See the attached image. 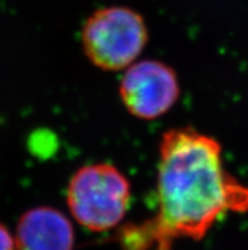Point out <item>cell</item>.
Returning a JSON list of instances; mask_svg holds the SVG:
<instances>
[{"label":"cell","mask_w":248,"mask_h":250,"mask_svg":"<svg viewBox=\"0 0 248 250\" xmlns=\"http://www.w3.org/2000/svg\"><path fill=\"white\" fill-rule=\"evenodd\" d=\"M16 240L10 235L9 230L0 222V250H14Z\"/></svg>","instance_id":"obj_6"},{"label":"cell","mask_w":248,"mask_h":250,"mask_svg":"<svg viewBox=\"0 0 248 250\" xmlns=\"http://www.w3.org/2000/svg\"><path fill=\"white\" fill-rule=\"evenodd\" d=\"M119 94L129 113L156 120L173 107L180 94L179 80L169 65L156 60L133 62L123 75Z\"/></svg>","instance_id":"obj_4"},{"label":"cell","mask_w":248,"mask_h":250,"mask_svg":"<svg viewBox=\"0 0 248 250\" xmlns=\"http://www.w3.org/2000/svg\"><path fill=\"white\" fill-rule=\"evenodd\" d=\"M131 203V184L110 164H91L76 171L67 187V206L74 219L90 231H109L124 219Z\"/></svg>","instance_id":"obj_2"},{"label":"cell","mask_w":248,"mask_h":250,"mask_svg":"<svg viewBox=\"0 0 248 250\" xmlns=\"http://www.w3.org/2000/svg\"><path fill=\"white\" fill-rule=\"evenodd\" d=\"M75 232L70 220L52 207H36L20 217L17 226L18 250H74Z\"/></svg>","instance_id":"obj_5"},{"label":"cell","mask_w":248,"mask_h":250,"mask_svg":"<svg viewBox=\"0 0 248 250\" xmlns=\"http://www.w3.org/2000/svg\"><path fill=\"white\" fill-rule=\"evenodd\" d=\"M156 200L153 217L120 229V250H171L175 239L200 240L220 216L247 212L248 188L226 169L217 140L182 127L161 139Z\"/></svg>","instance_id":"obj_1"},{"label":"cell","mask_w":248,"mask_h":250,"mask_svg":"<svg viewBox=\"0 0 248 250\" xmlns=\"http://www.w3.org/2000/svg\"><path fill=\"white\" fill-rule=\"evenodd\" d=\"M82 47L89 60L108 71L127 69L142 54L148 40L143 18L124 6L95 12L82 28Z\"/></svg>","instance_id":"obj_3"}]
</instances>
